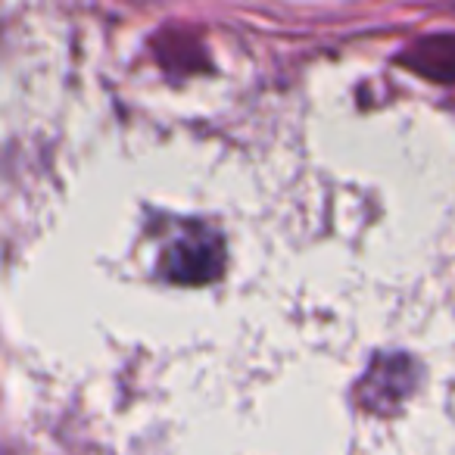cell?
<instances>
[{
  "instance_id": "1",
  "label": "cell",
  "mask_w": 455,
  "mask_h": 455,
  "mask_svg": "<svg viewBox=\"0 0 455 455\" xmlns=\"http://www.w3.org/2000/svg\"><path fill=\"white\" fill-rule=\"evenodd\" d=\"M225 268V247L212 231H184L163 250L159 272L172 284H209Z\"/></svg>"
},
{
  "instance_id": "2",
  "label": "cell",
  "mask_w": 455,
  "mask_h": 455,
  "mask_svg": "<svg viewBox=\"0 0 455 455\" xmlns=\"http://www.w3.org/2000/svg\"><path fill=\"white\" fill-rule=\"evenodd\" d=\"M415 387V374H411L409 359H380L378 365L368 371L365 384H362V403L368 409H390V405L403 403Z\"/></svg>"
},
{
  "instance_id": "3",
  "label": "cell",
  "mask_w": 455,
  "mask_h": 455,
  "mask_svg": "<svg viewBox=\"0 0 455 455\" xmlns=\"http://www.w3.org/2000/svg\"><path fill=\"white\" fill-rule=\"evenodd\" d=\"M434 41L436 38L421 41V44H418L415 51L403 60V63H409L411 69H418L421 76L436 78L440 84H449V78H452V38L440 47V53H434Z\"/></svg>"
}]
</instances>
